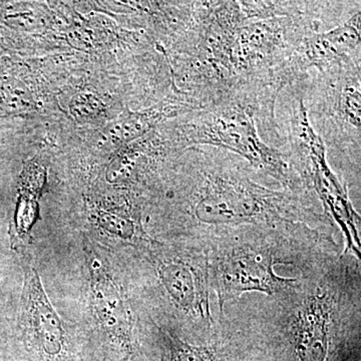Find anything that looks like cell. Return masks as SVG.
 Segmentation results:
<instances>
[{
  "mask_svg": "<svg viewBox=\"0 0 361 361\" xmlns=\"http://www.w3.org/2000/svg\"><path fill=\"white\" fill-rule=\"evenodd\" d=\"M275 99L254 94H235L225 101L191 111L184 126L187 145L227 149L241 157L259 173H265L290 190L302 185L287 153L261 137V122L268 134L280 140Z\"/></svg>",
  "mask_w": 361,
  "mask_h": 361,
  "instance_id": "6da1fadb",
  "label": "cell"
},
{
  "mask_svg": "<svg viewBox=\"0 0 361 361\" xmlns=\"http://www.w3.org/2000/svg\"><path fill=\"white\" fill-rule=\"evenodd\" d=\"M191 156L200 180L192 206L198 222L228 226L273 223L286 221L295 212L288 194L271 191L252 180L249 173L254 169L236 154L203 146L192 149Z\"/></svg>",
  "mask_w": 361,
  "mask_h": 361,
  "instance_id": "7a4b0ae2",
  "label": "cell"
},
{
  "mask_svg": "<svg viewBox=\"0 0 361 361\" xmlns=\"http://www.w3.org/2000/svg\"><path fill=\"white\" fill-rule=\"evenodd\" d=\"M360 58L308 71L294 82L304 101L313 129L324 142L326 154L345 158L360 171L361 135Z\"/></svg>",
  "mask_w": 361,
  "mask_h": 361,
  "instance_id": "3957f363",
  "label": "cell"
},
{
  "mask_svg": "<svg viewBox=\"0 0 361 361\" xmlns=\"http://www.w3.org/2000/svg\"><path fill=\"white\" fill-rule=\"evenodd\" d=\"M27 319L32 336L28 341L30 353L35 361H71L70 345L56 311L47 300L39 275L30 267L26 275Z\"/></svg>",
  "mask_w": 361,
  "mask_h": 361,
  "instance_id": "277c9868",
  "label": "cell"
},
{
  "mask_svg": "<svg viewBox=\"0 0 361 361\" xmlns=\"http://www.w3.org/2000/svg\"><path fill=\"white\" fill-rule=\"evenodd\" d=\"M361 11L327 32L308 33L297 47L295 63L302 78L311 68L322 71L360 58Z\"/></svg>",
  "mask_w": 361,
  "mask_h": 361,
  "instance_id": "5b68a950",
  "label": "cell"
},
{
  "mask_svg": "<svg viewBox=\"0 0 361 361\" xmlns=\"http://www.w3.org/2000/svg\"><path fill=\"white\" fill-rule=\"evenodd\" d=\"M273 263L268 254L251 249H238L225 256L217 275L221 301L247 291L272 294L279 290L288 280L275 274Z\"/></svg>",
  "mask_w": 361,
  "mask_h": 361,
  "instance_id": "8992f818",
  "label": "cell"
},
{
  "mask_svg": "<svg viewBox=\"0 0 361 361\" xmlns=\"http://www.w3.org/2000/svg\"><path fill=\"white\" fill-rule=\"evenodd\" d=\"M89 256L92 291L97 318L118 349V353L123 357H132L134 351L122 296L108 271L104 269L101 259H97L94 253H90Z\"/></svg>",
  "mask_w": 361,
  "mask_h": 361,
  "instance_id": "52a82bcc",
  "label": "cell"
},
{
  "mask_svg": "<svg viewBox=\"0 0 361 361\" xmlns=\"http://www.w3.org/2000/svg\"><path fill=\"white\" fill-rule=\"evenodd\" d=\"M327 310V304L317 297L308 301L299 312L292 338L294 361L330 360L332 353Z\"/></svg>",
  "mask_w": 361,
  "mask_h": 361,
  "instance_id": "ba28073f",
  "label": "cell"
},
{
  "mask_svg": "<svg viewBox=\"0 0 361 361\" xmlns=\"http://www.w3.org/2000/svg\"><path fill=\"white\" fill-rule=\"evenodd\" d=\"M161 283L180 310L202 312L205 288L201 275L193 266L183 261H168L159 267Z\"/></svg>",
  "mask_w": 361,
  "mask_h": 361,
  "instance_id": "9c48e42d",
  "label": "cell"
},
{
  "mask_svg": "<svg viewBox=\"0 0 361 361\" xmlns=\"http://www.w3.org/2000/svg\"><path fill=\"white\" fill-rule=\"evenodd\" d=\"M166 361H232L224 353L211 346L188 343L179 337L169 334Z\"/></svg>",
  "mask_w": 361,
  "mask_h": 361,
  "instance_id": "30bf717a",
  "label": "cell"
}]
</instances>
